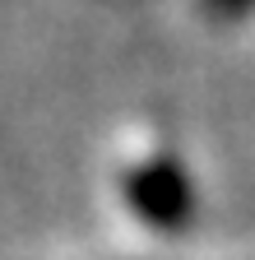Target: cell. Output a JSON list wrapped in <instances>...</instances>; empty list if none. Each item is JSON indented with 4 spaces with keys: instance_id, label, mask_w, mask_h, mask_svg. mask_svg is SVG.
Instances as JSON below:
<instances>
[{
    "instance_id": "1",
    "label": "cell",
    "mask_w": 255,
    "mask_h": 260,
    "mask_svg": "<svg viewBox=\"0 0 255 260\" xmlns=\"http://www.w3.org/2000/svg\"><path fill=\"white\" fill-rule=\"evenodd\" d=\"M223 5H228V10H237V5H250V0H223Z\"/></svg>"
}]
</instances>
